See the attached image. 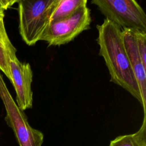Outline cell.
Here are the masks:
<instances>
[{
  "label": "cell",
  "mask_w": 146,
  "mask_h": 146,
  "mask_svg": "<svg viewBox=\"0 0 146 146\" xmlns=\"http://www.w3.org/2000/svg\"><path fill=\"white\" fill-rule=\"evenodd\" d=\"M96 28L99 54L104 59L110 81L128 91L142 106L140 89L125 51L121 29L107 19Z\"/></svg>",
  "instance_id": "obj_1"
},
{
  "label": "cell",
  "mask_w": 146,
  "mask_h": 146,
  "mask_svg": "<svg viewBox=\"0 0 146 146\" xmlns=\"http://www.w3.org/2000/svg\"><path fill=\"white\" fill-rule=\"evenodd\" d=\"M60 0H19L18 1L19 31L28 46H33L46 31Z\"/></svg>",
  "instance_id": "obj_2"
},
{
  "label": "cell",
  "mask_w": 146,
  "mask_h": 146,
  "mask_svg": "<svg viewBox=\"0 0 146 146\" xmlns=\"http://www.w3.org/2000/svg\"><path fill=\"white\" fill-rule=\"evenodd\" d=\"M106 19L121 29L146 32V14L135 0H92Z\"/></svg>",
  "instance_id": "obj_3"
},
{
  "label": "cell",
  "mask_w": 146,
  "mask_h": 146,
  "mask_svg": "<svg viewBox=\"0 0 146 146\" xmlns=\"http://www.w3.org/2000/svg\"><path fill=\"white\" fill-rule=\"evenodd\" d=\"M0 98L6 112L5 120L13 129L19 146H42L44 139L43 133L29 124L25 113L12 98L1 72Z\"/></svg>",
  "instance_id": "obj_4"
},
{
  "label": "cell",
  "mask_w": 146,
  "mask_h": 146,
  "mask_svg": "<svg viewBox=\"0 0 146 146\" xmlns=\"http://www.w3.org/2000/svg\"><path fill=\"white\" fill-rule=\"evenodd\" d=\"M91 23L90 10L87 6L67 18L50 22L41 40L49 46L67 44L88 29Z\"/></svg>",
  "instance_id": "obj_5"
},
{
  "label": "cell",
  "mask_w": 146,
  "mask_h": 146,
  "mask_svg": "<svg viewBox=\"0 0 146 146\" xmlns=\"http://www.w3.org/2000/svg\"><path fill=\"white\" fill-rule=\"evenodd\" d=\"M8 57L11 83L16 92L15 103L19 109L24 111L33 107V71L29 63H22L18 60L16 53L10 54Z\"/></svg>",
  "instance_id": "obj_6"
},
{
  "label": "cell",
  "mask_w": 146,
  "mask_h": 146,
  "mask_svg": "<svg viewBox=\"0 0 146 146\" xmlns=\"http://www.w3.org/2000/svg\"><path fill=\"white\" fill-rule=\"evenodd\" d=\"M122 35L125 51L140 89L144 115H146V68L139 54L133 30L123 29Z\"/></svg>",
  "instance_id": "obj_7"
},
{
  "label": "cell",
  "mask_w": 146,
  "mask_h": 146,
  "mask_svg": "<svg viewBox=\"0 0 146 146\" xmlns=\"http://www.w3.org/2000/svg\"><path fill=\"white\" fill-rule=\"evenodd\" d=\"M4 16L0 15V70L11 81V74L9 66V57L10 54L16 53L17 49L11 43L5 29Z\"/></svg>",
  "instance_id": "obj_8"
},
{
  "label": "cell",
  "mask_w": 146,
  "mask_h": 146,
  "mask_svg": "<svg viewBox=\"0 0 146 146\" xmlns=\"http://www.w3.org/2000/svg\"><path fill=\"white\" fill-rule=\"evenodd\" d=\"M110 146H146V115L136 132L117 136L111 141Z\"/></svg>",
  "instance_id": "obj_9"
},
{
  "label": "cell",
  "mask_w": 146,
  "mask_h": 146,
  "mask_svg": "<svg viewBox=\"0 0 146 146\" xmlns=\"http://www.w3.org/2000/svg\"><path fill=\"white\" fill-rule=\"evenodd\" d=\"M87 0H60L51 16L50 22L67 18L82 7L87 6Z\"/></svg>",
  "instance_id": "obj_10"
},
{
  "label": "cell",
  "mask_w": 146,
  "mask_h": 146,
  "mask_svg": "<svg viewBox=\"0 0 146 146\" xmlns=\"http://www.w3.org/2000/svg\"><path fill=\"white\" fill-rule=\"evenodd\" d=\"M139 54L144 67L146 68V32L133 31Z\"/></svg>",
  "instance_id": "obj_11"
},
{
  "label": "cell",
  "mask_w": 146,
  "mask_h": 146,
  "mask_svg": "<svg viewBox=\"0 0 146 146\" xmlns=\"http://www.w3.org/2000/svg\"><path fill=\"white\" fill-rule=\"evenodd\" d=\"M18 1L16 0H0V15L4 16L5 11L11 7Z\"/></svg>",
  "instance_id": "obj_12"
}]
</instances>
